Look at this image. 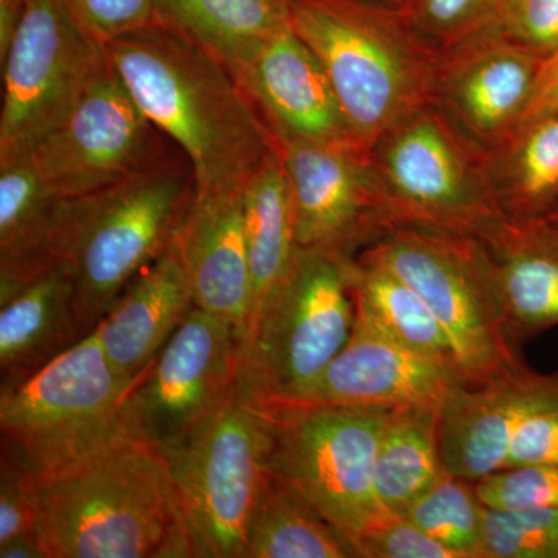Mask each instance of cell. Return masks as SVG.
I'll list each match as a JSON object with an SVG mask.
<instances>
[{
  "label": "cell",
  "mask_w": 558,
  "mask_h": 558,
  "mask_svg": "<svg viewBox=\"0 0 558 558\" xmlns=\"http://www.w3.org/2000/svg\"><path fill=\"white\" fill-rule=\"evenodd\" d=\"M140 109L190 160L197 190L241 189L275 137L230 70L160 22L105 46Z\"/></svg>",
  "instance_id": "6da1fadb"
},
{
  "label": "cell",
  "mask_w": 558,
  "mask_h": 558,
  "mask_svg": "<svg viewBox=\"0 0 558 558\" xmlns=\"http://www.w3.org/2000/svg\"><path fill=\"white\" fill-rule=\"evenodd\" d=\"M33 505L47 558L193 557L167 462L138 440L35 476Z\"/></svg>",
  "instance_id": "7a4b0ae2"
},
{
  "label": "cell",
  "mask_w": 558,
  "mask_h": 558,
  "mask_svg": "<svg viewBox=\"0 0 558 558\" xmlns=\"http://www.w3.org/2000/svg\"><path fill=\"white\" fill-rule=\"evenodd\" d=\"M293 32L322 62L352 134L368 149L432 100L438 51L387 0H289Z\"/></svg>",
  "instance_id": "3957f363"
},
{
  "label": "cell",
  "mask_w": 558,
  "mask_h": 558,
  "mask_svg": "<svg viewBox=\"0 0 558 558\" xmlns=\"http://www.w3.org/2000/svg\"><path fill=\"white\" fill-rule=\"evenodd\" d=\"M196 191L193 167L178 148L134 178L72 197L61 266L75 288L84 337L132 279L167 252Z\"/></svg>",
  "instance_id": "277c9868"
},
{
  "label": "cell",
  "mask_w": 558,
  "mask_h": 558,
  "mask_svg": "<svg viewBox=\"0 0 558 558\" xmlns=\"http://www.w3.org/2000/svg\"><path fill=\"white\" fill-rule=\"evenodd\" d=\"M355 255L299 248L241 343L236 389L263 410L306 396L348 343L355 323Z\"/></svg>",
  "instance_id": "5b68a950"
},
{
  "label": "cell",
  "mask_w": 558,
  "mask_h": 558,
  "mask_svg": "<svg viewBox=\"0 0 558 558\" xmlns=\"http://www.w3.org/2000/svg\"><path fill=\"white\" fill-rule=\"evenodd\" d=\"M366 167L388 227L483 238L502 219L486 154L432 101L366 149Z\"/></svg>",
  "instance_id": "8992f818"
},
{
  "label": "cell",
  "mask_w": 558,
  "mask_h": 558,
  "mask_svg": "<svg viewBox=\"0 0 558 558\" xmlns=\"http://www.w3.org/2000/svg\"><path fill=\"white\" fill-rule=\"evenodd\" d=\"M357 255L380 264L427 303L449 337L465 385L480 387L527 368L478 238L395 226Z\"/></svg>",
  "instance_id": "52a82bcc"
},
{
  "label": "cell",
  "mask_w": 558,
  "mask_h": 558,
  "mask_svg": "<svg viewBox=\"0 0 558 558\" xmlns=\"http://www.w3.org/2000/svg\"><path fill=\"white\" fill-rule=\"evenodd\" d=\"M132 385L92 332L35 376L0 388L2 449L36 478L112 449L131 439L123 402Z\"/></svg>",
  "instance_id": "ba28073f"
},
{
  "label": "cell",
  "mask_w": 558,
  "mask_h": 558,
  "mask_svg": "<svg viewBox=\"0 0 558 558\" xmlns=\"http://www.w3.org/2000/svg\"><path fill=\"white\" fill-rule=\"evenodd\" d=\"M271 417L234 387L207 424L160 450L194 558H244L250 520L269 472Z\"/></svg>",
  "instance_id": "9c48e42d"
},
{
  "label": "cell",
  "mask_w": 558,
  "mask_h": 558,
  "mask_svg": "<svg viewBox=\"0 0 558 558\" xmlns=\"http://www.w3.org/2000/svg\"><path fill=\"white\" fill-rule=\"evenodd\" d=\"M266 411L274 427L270 472L359 545L380 515L374 470L392 410L289 407Z\"/></svg>",
  "instance_id": "30bf717a"
},
{
  "label": "cell",
  "mask_w": 558,
  "mask_h": 558,
  "mask_svg": "<svg viewBox=\"0 0 558 558\" xmlns=\"http://www.w3.org/2000/svg\"><path fill=\"white\" fill-rule=\"evenodd\" d=\"M105 61V46L81 27L62 0H27L0 58V167L31 156L68 120Z\"/></svg>",
  "instance_id": "8fae6325"
},
{
  "label": "cell",
  "mask_w": 558,
  "mask_h": 558,
  "mask_svg": "<svg viewBox=\"0 0 558 558\" xmlns=\"http://www.w3.org/2000/svg\"><path fill=\"white\" fill-rule=\"evenodd\" d=\"M240 352L230 325L193 307L124 398L130 438L160 451L207 424L233 395Z\"/></svg>",
  "instance_id": "7c38bea8"
},
{
  "label": "cell",
  "mask_w": 558,
  "mask_h": 558,
  "mask_svg": "<svg viewBox=\"0 0 558 558\" xmlns=\"http://www.w3.org/2000/svg\"><path fill=\"white\" fill-rule=\"evenodd\" d=\"M175 149L140 109L106 54L76 108L32 157L51 191L83 197L149 170Z\"/></svg>",
  "instance_id": "4fadbf2b"
},
{
  "label": "cell",
  "mask_w": 558,
  "mask_h": 558,
  "mask_svg": "<svg viewBox=\"0 0 558 558\" xmlns=\"http://www.w3.org/2000/svg\"><path fill=\"white\" fill-rule=\"evenodd\" d=\"M543 60L497 25L440 51L432 101L484 154L526 113Z\"/></svg>",
  "instance_id": "5bb4252c"
},
{
  "label": "cell",
  "mask_w": 558,
  "mask_h": 558,
  "mask_svg": "<svg viewBox=\"0 0 558 558\" xmlns=\"http://www.w3.org/2000/svg\"><path fill=\"white\" fill-rule=\"evenodd\" d=\"M275 148L288 175L296 247L357 255L387 230L363 146L277 140Z\"/></svg>",
  "instance_id": "9a60e30c"
},
{
  "label": "cell",
  "mask_w": 558,
  "mask_h": 558,
  "mask_svg": "<svg viewBox=\"0 0 558 558\" xmlns=\"http://www.w3.org/2000/svg\"><path fill=\"white\" fill-rule=\"evenodd\" d=\"M459 384L465 385L453 366L407 347L355 307L348 343L306 396L290 407L398 410L442 405Z\"/></svg>",
  "instance_id": "2e32d148"
},
{
  "label": "cell",
  "mask_w": 558,
  "mask_h": 558,
  "mask_svg": "<svg viewBox=\"0 0 558 558\" xmlns=\"http://www.w3.org/2000/svg\"><path fill=\"white\" fill-rule=\"evenodd\" d=\"M554 403L558 373L539 374L529 366L480 387L457 385L440 405L444 469L473 483L505 470L510 442L524 418Z\"/></svg>",
  "instance_id": "e0dca14e"
},
{
  "label": "cell",
  "mask_w": 558,
  "mask_h": 558,
  "mask_svg": "<svg viewBox=\"0 0 558 558\" xmlns=\"http://www.w3.org/2000/svg\"><path fill=\"white\" fill-rule=\"evenodd\" d=\"M230 73L252 98L275 142L363 146L352 134L328 73L292 25L275 33L255 57Z\"/></svg>",
  "instance_id": "ac0fdd59"
},
{
  "label": "cell",
  "mask_w": 558,
  "mask_h": 558,
  "mask_svg": "<svg viewBox=\"0 0 558 558\" xmlns=\"http://www.w3.org/2000/svg\"><path fill=\"white\" fill-rule=\"evenodd\" d=\"M194 306L230 325L244 340L250 315V266L244 186L196 191L175 234Z\"/></svg>",
  "instance_id": "d6986e66"
},
{
  "label": "cell",
  "mask_w": 558,
  "mask_h": 558,
  "mask_svg": "<svg viewBox=\"0 0 558 558\" xmlns=\"http://www.w3.org/2000/svg\"><path fill=\"white\" fill-rule=\"evenodd\" d=\"M193 307L174 238L159 259L132 279L94 332L113 368L134 384Z\"/></svg>",
  "instance_id": "ffe728a7"
},
{
  "label": "cell",
  "mask_w": 558,
  "mask_h": 558,
  "mask_svg": "<svg viewBox=\"0 0 558 558\" xmlns=\"http://www.w3.org/2000/svg\"><path fill=\"white\" fill-rule=\"evenodd\" d=\"M517 344L558 326V227L502 219L480 238Z\"/></svg>",
  "instance_id": "44dd1931"
},
{
  "label": "cell",
  "mask_w": 558,
  "mask_h": 558,
  "mask_svg": "<svg viewBox=\"0 0 558 558\" xmlns=\"http://www.w3.org/2000/svg\"><path fill=\"white\" fill-rule=\"evenodd\" d=\"M70 201L44 183L32 154L0 167V303L61 266Z\"/></svg>",
  "instance_id": "7402d4cb"
},
{
  "label": "cell",
  "mask_w": 558,
  "mask_h": 558,
  "mask_svg": "<svg viewBox=\"0 0 558 558\" xmlns=\"http://www.w3.org/2000/svg\"><path fill=\"white\" fill-rule=\"evenodd\" d=\"M83 339L72 278L53 267L0 303V388L35 376Z\"/></svg>",
  "instance_id": "603a6c76"
},
{
  "label": "cell",
  "mask_w": 558,
  "mask_h": 558,
  "mask_svg": "<svg viewBox=\"0 0 558 558\" xmlns=\"http://www.w3.org/2000/svg\"><path fill=\"white\" fill-rule=\"evenodd\" d=\"M157 21L230 72L290 25L289 0H153Z\"/></svg>",
  "instance_id": "cb8c5ba5"
},
{
  "label": "cell",
  "mask_w": 558,
  "mask_h": 558,
  "mask_svg": "<svg viewBox=\"0 0 558 558\" xmlns=\"http://www.w3.org/2000/svg\"><path fill=\"white\" fill-rule=\"evenodd\" d=\"M244 218L252 288L247 337L264 304L288 275L296 253L288 175L277 148L245 180Z\"/></svg>",
  "instance_id": "d4e9b609"
},
{
  "label": "cell",
  "mask_w": 558,
  "mask_h": 558,
  "mask_svg": "<svg viewBox=\"0 0 558 558\" xmlns=\"http://www.w3.org/2000/svg\"><path fill=\"white\" fill-rule=\"evenodd\" d=\"M486 170L506 219H548L558 207V110L520 124L486 154Z\"/></svg>",
  "instance_id": "484cf974"
},
{
  "label": "cell",
  "mask_w": 558,
  "mask_h": 558,
  "mask_svg": "<svg viewBox=\"0 0 558 558\" xmlns=\"http://www.w3.org/2000/svg\"><path fill=\"white\" fill-rule=\"evenodd\" d=\"M244 558H363L357 543L284 481L267 472Z\"/></svg>",
  "instance_id": "4316f807"
},
{
  "label": "cell",
  "mask_w": 558,
  "mask_h": 558,
  "mask_svg": "<svg viewBox=\"0 0 558 558\" xmlns=\"http://www.w3.org/2000/svg\"><path fill=\"white\" fill-rule=\"evenodd\" d=\"M440 405L389 413L374 470L379 513H403L446 473L439 451Z\"/></svg>",
  "instance_id": "83f0119b"
},
{
  "label": "cell",
  "mask_w": 558,
  "mask_h": 558,
  "mask_svg": "<svg viewBox=\"0 0 558 558\" xmlns=\"http://www.w3.org/2000/svg\"><path fill=\"white\" fill-rule=\"evenodd\" d=\"M352 289L355 307L376 319L395 339L453 366L461 374L446 330L427 303L407 282L380 264L355 255Z\"/></svg>",
  "instance_id": "f1b7e54d"
},
{
  "label": "cell",
  "mask_w": 558,
  "mask_h": 558,
  "mask_svg": "<svg viewBox=\"0 0 558 558\" xmlns=\"http://www.w3.org/2000/svg\"><path fill=\"white\" fill-rule=\"evenodd\" d=\"M483 509L475 483L446 472L403 515L457 558H484Z\"/></svg>",
  "instance_id": "f546056e"
},
{
  "label": "cell",
  "mask_w": 558,
  "mask_h": 558,
  "mask_svg": "<svg viewBox=\"0 0 558 558\" xmlns=\"http://www.w3.org/2000/svg\"><path fill=\"white\" fill-rule=\"evenodd\" d=\"M484 558H558V509H483Z\"/></svg>",
  "instance_id": "4dcf8cb0"
},
{
  "label": "cell",
  "mask_w": 558,
  "mask_h": 558,
  "mask_svg": "<svg viewBox=\"0 0 558 558\" xmlns=\"http://www.w3.org/2000/svg\"><path fill=\"white\" fill-rule=\"evenodd\" d=\"M499 0H409L402 9L417 35L440 53L494 25Z\"/></svg>",
  "instance_id": "1f68e13d"
},
{
  "label": "cell",
  "mask_w": 558,
  "mask_h": 558,
  "mask_svg": "<svg viewBox=\"0 0 558 558\" xmlns=\"http://www.w3.org/2000/svg\"><path fill=\"white\" fill-rule=\"evenodd\" d=\"M475 490L486 508L558 509V464L499 470L476 481Z\"/></svg>",
  "instance_id": "d6a6232c"
},
{
  "label": "cell",
  "mask_w": 558,
  "mask_h": 558,
  "mask_svg": "<svg viewBox=\"0 0 558 558\" xmlns=\"http://www.w3.org/2000/svg\"><path fill=\"white\" fill-rule=\"evenodd\" d=\"M363 558H457L403 513H380L359 542Z\"/></svg>",
  "instance_id": "836d02e7"
},
{
  "label": "cell",
  "mask_w": 558,
  "mask_h": 558,
  "mask_svg": "<svg viewBox=\"0 0 558 558\" xmlns=\"http://www.w3.org/2000/svg\"><path fill=\"white\" fill-rule=\"evenodd\" d=\"M494 25L542 60L558 51V0H499Z\"/></svg>",
  "instance_id": "e575fe53"
},
{
  "label": "cell",
  "mask_w": 558,
  "mask_h": 558,
  "mask_svg": "<svg viewBox=\"0 0 558 558\" xmlns=\"http://www.w3.org/2000/svg\"><path fill=\"white\" fill-rule=\"evenodd\" d=\"M81 27L101 46L156 24L153 0H62Z\"/></svg>",
  "instance_id": "d590c367"
},
{
  "label": "cell",
  "mask_w": 558,
  "mask_h": 558,
  "mask_svg": "<svg viewBox=\"0 0 558 558\" xmlns=\"http://www.w3.org/2000/svg\"><path fill=\"white\" fill-rule=\"evenodd\" d=\"M31 470L2 449L0 454V546L22 535L35 534Z\"/></svg>",
  "instance_id": "8d00e7d4"
},
{
  "label": "cell",
  "mask_w": 558,
  "mask_h": 558,
  "mask_svg": "<svg viewBox=\"0 0 558 558\" xmlns=\"http://www.w3.org/2000/svg\"><path fill=\"white\" fill-rule=\"evenodd\" d=\"M558 464V403L524 418L510 442L506 469Z\"/></svg>",
  "instance_id": "74e56055"
},
{
  "label": "cell",
  "mask_w": 558,
  "mask_h": 558,
  "mask_svg": "<svg viewBox=\"0 0 558 558\" xmlns=\"http://www.w3.org/2000/svg\"><path fill=\"white\" fill-rule=\"evenodd\" d=\"M558 110V51L543 60L526 113L520 124Z\"/></svg>",
  "instance_id": "f35d334b"
},
{
  "label": "cell",
  "mask_w": 558,
  "mask_h": 558,
  "mask_svg": "<svg viewBox=\"0 0 558 558\" xmlns=\"http://www.w3.org/2000/svg\"><path fill=\"white\" fill-rule=\"evenodd\" d=\"M27 0H0V58L5 57L14 33L20 27Z\"/></svg>",
  "instance_id": "ab89813d"
},
{
  "label": "cell",
  "mask_w": 558,
  "mask_h": 558,
  "mask_svg": "<svg viewBox=\"0 0 558 558\" xmlns=\"http://www.w3.org/2000/svg\"><path fill=\"white\" fill-rule=\"evenodd\" d=\"M0 558H47L35 534L22 535L0 546Z\"/></svg>",
  "instance_id": "60d3db41"
},
{
  "label": "cell",
  "mask_w": 558,
  "mask_h": 558,
  "mask_svg": "<svg viewBox=\"0 0 558 558\" xmlns=\"http://www.w3.org/2000/svg\"><path fill=\"white\" fill-rule=\"evenodd\" d=\"M548 219L550 220V222L556 223V226L558 227V207L556 208V211H554L553 215L549 216Z\"/></svg>",
  "instance_id": "b9f144b4"
},
{
  "label": "cell",
  "mask_w": 558,
  "mask_h": 558,
  "mask_svg": "<svg viewBox=\"0 0 558 558\" xmlns=\"http://www.w3.org/2000/svg\"><path fill=\"white\" fill-rule=\"evenodd\" d=\"M387 2L396 3V5L403 7L409 0H387Z\"/></svg>",
  "instance_id": "7bdbcfd3"
}]
</instances>
